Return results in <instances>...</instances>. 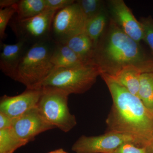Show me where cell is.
Segmentation results:
<instances>
[{
	"mask_svg": "<svg viewBox=\"0 0 153 153\" xmlns=\"http://www.w3.org/2000/svg\"><path fill=\"white\" fill-rule=\"evenodd\" d=\"M108 88L113 104L106 120V133L128 135L137 146L145 148L153 140V114L140 99L105 74H100Z\"/></svg>",
	"mask_w": 153,
	"mask_h": 153,
	"instance_id": "1",
	"label": "cell"
},
{
	"mask_svg": "<svg viewBox=\"0 0 153 153\" xmlns=\"http://www.w3.org/2000/svg\"><path fill=\"white\" fill-rule=\"evenodd\" d=\"M104 33L91 60L97 66L100 74L113 77L130 66L137 67L143 73L153 72V60L146 55L139 43L124 33L111 19Z\"/></svg>",
	"mask_w": 153,
	"mask_h": 153,
	"instance_id": "2",
	"label": "cell"
},
{
	"mask_svg": "<svg viewBox=\"0 0 153 153\" xmlns=\"http://www.w3.org/2000/svg\"><path fill=\"white\" fill-rule=\"evenodd\" d=\"M56 42L52 39L28 47L20 62L15 81L29 89H38L54 70L51 57Z\"/></svg>",
	"mask_w": 153,
	"mask_h": 153,
	"instance_id": "3",
	"label": "cell"
},
{
	"mask_svg": "<svg viewBox=\"0 0 153 153\" xmlns=\"http://www.w3.org/2000/svg\"><path fill=\"white\" fill-rule=\"evenodd\" d=\"M100 74L97 66L91 62L69 68H55L42 87L56 88L69 95L82 94L91 88Z\"/></svg>",
	"mask_w": 153,
	"mask_h": 153,
	"instance_id": "4",
	"label": "cell"
},
{
	"mask_svg": "<svg viewBox=\"0 0 153 153\" xmlns=\"http://www.w3.org/2000/svg\"><path fill=\"white\" fill-rule=\"evenodd\" d=\"M68 95L59 88L44 86L37 106L47 123L65 133L70 131L76 125V118L68 108Z\"/></svg>",
	"mask_w": 153,
	"mask_h": 153,
	"instance_id": "5",
	"label": "cell"
},
{
	"mask_svg": "<svg viewBox=\"0 0 153 153\" xmlns=\"http://www.w3.org/2000/svg\"><path fill=\"white\" fill-rule=\"evenodd\" d=\"M57 11L47 9L38 16L29 19H19L15 17L11 19L10 27L18 41L30 46L52 39V21Z\"/></svg>",
	"mask_w": 153,
	"mask_h": 153,
	"instance_id": "6",
	"label": "cell"
},
{
	"mask_svg": "<svg viewBox=\"0 0 153 153\" xmlns=\"http://www.w3.org/2000/svg\"><path fill=\"white\" fill-rule=\"evenodd\" d=\"M87 19L76 1L57 11L52 25L51 38L56 43L64 44L69 38L84 32Z\"/></svg>",
	"mask_w": 153,
	"mask_h": 153,
	"instance_id": "7",
	"label": "cell"
},
{
	"mask_svg": "<svg viewBox=\"0 0 153 153\" xmlns=\"http://www.w3.org/2000/svg\"><path fill=\"white\" fill-rule=\"evenodd\" d=\"M125 143L136 146L135 140L131 136L116 133H106L97 136L82 135L72 146L76 153H110Z\"/></svg>",
	"mask_w": 153,
	"mask_h": 153,
	"instance_id": "8",
	"label": "cell"
},
{
	"mask_svg": "<svg viewBox=\"0 0 153 153\" xmlns=\"http://www.w3.org/2000/svg\"><path fill=\"white\" fill-rule=\"evenodd\" d=\"M11 128L17 137L27 144L39 134L55 128L46 122L36 107L13 119Z\"/></svg>",
	"mask_w": 153,
	"mask_h": 153,
	"instance_id": "9",
	"label": "cell"
},
{
	"mask_svg": "<svg viewBox=\"0 0 153 153\" xmlns=\"http://www.w3.org/2000/svg\"><path fill=\"white\" fill-rule=\"evenodd\" d=\"M108 7L112 20L123 31L139 43L143 40L144 31L131 11L123 0H110Z\"/></svg>",
	"mask_w": 153,
	"mask_h": 153,
	"instance_id": "10",
	"label": "cell"
},
{
	"mask_svg": "<svg viewBox=\"0 0 153 153\" xmlns=\"http://www.w3.org/2000/svg\"><path fill=\"white\" fill-rule=\"evenodd\" d=\"M42 94V88H27L23 93L15 96L4 95L0 100V112L13 119L21 116L30 110L37 107Z\"/></svg>",
	"mask_w": 153,
	"mask_h": 153,
	"instance_id": "11",
	"label": "cell"
},
{
	"mask_svg": "<svg viewBox=\"0 0 153 153\" xmlns=\"http://www.w3.org/2000/svg\"><path fill=\"white\" fill-rule=\"evenodd\" d=\"M0 69L6 76L14 80L20 62L30 45L22 41L14 44L1 42Z\"/></svg>",
	"mask_w": 153,
	"mask_h": 153,
	"instance_id": "12",
	"label": "cell"
},
{
	"mask_svg": "<svg viewBox=\"0 0 153 153\" xmlns=\"http://www.w3.org/2000/svg\"><path fill=\"white\" fill-rule=\"evenodd\" d=\"M51 62L55 68H69L87 63L66 44L56 42Z\"/></svg>",
	"mask_w": 153,
	"mask_h": 153,
	"instance_id": "13",
	"label": "cell"
},
{
	"mask_svg": "<svg viewBox=\"0 0 153 153\" xmlns=\"http://www.w3.org/2000/svg\"><path fill=\"white\" fill-rule=\"evenodd\" d=\"M63 44L67 45L85 63L91 62L95 45L85 32L71 37Z\"/></svg>",
	"mask_w": 153,
	"mask_h": 153,
	"instance_id": "14",
	"label": "cell"
},
{
	"mask_svg": "<svg viewBox=\"0 0 153 153\" xmlns=\"http://www.w3.org/2000/svg\"><path fill=\"white\" fill-rule=\"evenodd\" d=\"M142 73L139 68L130 66L123 68L114 76L111 77L132 94L138 97L140 76Z\"/></svg>",
	"mask_w": 153,
	"mask_h": 153,
	"instance_id": "15",
	"label": "cell"
},
{
	"mask_svg": "<svg viewBox=\"0 0 153 153\" xmlns=\"http://www.w3.org/2000/svg\"><path fill=\"white\" fill-rule=\"evenodd\" d=\"M107 22V14L105 10L86 22L84 32L93 41L95 47L104 34Z\"/></svg>",
	"mask_w": 153,
	"mask_h": 153,
	"instance_id": "16",
	"label": "cell"
},
{
	"mask_svg": "<svg viewBox=\"0 0 153 153\" xmlns=\"http://www.w3.org/2000/svg\"><path fill=\"white\" fill-rule=\"evenodd\" d=\"M138 97L153 114V72L141 74Z\"/></svg>",
	"mask_w": 153,
	"mask_h": 153,
	"instance_id": "17",
	"label": "cell"
},
{
	"mask_svg": "<svg viewBox=\"0 0 153 153\" xmlns=\"http://www.w3.org/2000/svg\"><path fill=\"white\" fill-rule=\"evenodd\" d=\"M46 9L45 0H19L16 17L19 19H29L38 16Z\"/></svg>",
	"mask_w": 153,
	"mask_h": 153,
	"instance_id": "18",
	"label": "cell"
},
{
	"mask_svg": "<svg viewBox=\"0 0 153 153\" xmlns=\"http://www.w3.org/2000/svg\"><path fill=\"white\" fill-rule=\"evenodd\" d=\"M26 145L17 137L11 128L0 130V153H13Z\"/></svg>",
	"mask_w": 153,
	"mask_h": 153,
	"instance_id": "19",
	"label": "cell"
},
{
	"mask_svg": "<svg viewBox=\"0 0 153 153\" xmlns=\"http://www.w3.org/2000/svg\"><path fill=\"white\" fill-rule=\"evenodd\" d=\"M76 1L87 21L105 10L104 2L100 0H78Z\"/></svg>",
	"mask_w": 153,
	"mask_h": 153,
	"instance_id": "20",
	"label": "cell"
},
{
	"mask_svg": "<svg viewBox=\"0 0 153 153\" xmlns=\"http://www.w3.org/2000/svg\"><path fill=\"white\" fill-rule=\"evenodd\" d=\"M18 4V3H17ZM17 4L8 7L0 9V39L2 40L7 37L5 31L14 14L17 13Z\"/></svg>",
	"mask_w": 153,
	"mask_h": 153,
	"instance_id": "21",
	"label": "cell"
},
{
	"mask_svg": "<svg viewBox=\"0 0 153 153\" xmlns=\"http://www.w3.org/2000/svg\"><path fill=\"white\" fill-rule=\"evenodd\" d=\"M144 31L143 40L153 52V21L150 18H144L141 20Z\"/></svg>",
	"mask_w": 153,
	"mask_h": 153,
	"instance_id": "22",
	"label": "cell"
},
{
	"mask_svg": "<svg viewBox=\"0 0 153 153\" xmlns=\"http://www.w3.org/2000/svg\"><path fill=\"white\" fill-rule=\"evenodd\" d=\"M46 8L60 10L75 3L73 0H45Z\"/></svg>",
	"mask_w": 153,
	"mask_h": 153,
	"instance_id": "23",
	"label": "cell"
},
{
	"mask_svg": "<svg viewBox=\"0 0 153 153\" xmlns=\"http://www.w3.org/2000/svg\"><path fill=\"white\" fill-rule=\"evenodd\" d=\"M110 153H146L145 148H140L131 143H125Z\"/></svg>",
	"mask_w": 153,
	"mask_h": 153,
	"instance_id": "24",
	"label": "cell"
},
{
	"mask_svg": "<svg viewBox=\"0 0 153 153\" xmlns=\"http://www.w3.org/2000/svg\"><path fill=\"white\" fill-rule=\"evenodd\" d=\"M13 119L7 115L0 112V130L11 128Z\"/></svg>",
	"mask_w": 153,
	"mask_h": 153,
	"instance_id": "25",
	"label": "cell"
},
{
	"mask_svg": "<svg viewBox=\"0 0 153 153\" xmlns=\"http://www.w3.org/2000/svg\"><path fill=\"white\" fill-rule=\"evenodd\" d=\"M19 0H1L0 9L4 8L13 6L19 2Z\"/></svg>",
	"mask_w": 153,
	"mask_h": 153,
	"instance_id": "26",
	"label": "cell"
},
{
	"mask_svg": "<svg viewBox=\"0 0 153 153\" xmlns=\"http://www.w3.org/2000/svg\"><path fill=\"white\" fill-rule=\"evenodd\" d=\"M146 153H153V140L145 147Z\"/></svg>",
	"mask_w": 153,
	"mask_h": 153,
	"instance_id": "27",
	"label": "cell"
},
{
	"mask_svg": "<svg viewBox=\"0 0 153 153\" xmlns=\"http://www.w3.org/2000/svg\"><path fill=\"white\" fill-rule=\"evenodd\" d=\"M48 153H68L67 152H65L63 150V149H58L56 150L52 151Z\"/></svg>",
	"mask_w": 153,
	"mask_h": 153,
	"instance_id": "28",
	"label": "cell"
}]
</instances>
